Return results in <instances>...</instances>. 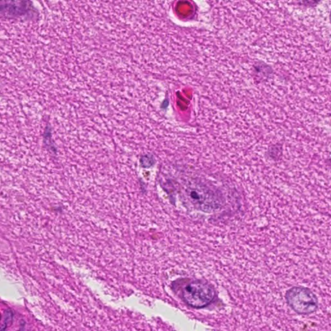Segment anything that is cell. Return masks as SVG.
Returning a JSON list of instances; mask_svg holds the SVG:
<instances>
[{
  "mask_svg": "<svg viewBox=\"0 0 331 331\" xmlns=\"http://www.w3.org/2000/svg\"><path fill=\"white\" fill-rule=\"evenodd\" d=\"M181 297L188 305L195 308L205 307L214 301L215 289L206 282L190 281L182 286Z\"/></svg>",
  "mask_w": 331,
  "mask_h": 331,
  "instance_id": "cell-1",
  "label": "cell"
},
{
  "mask_svg": "<svg viewBox=\"0 0 331 331\" xmlns=\"http://www.w3.org/2000/svg\"><path fill=\"white\" fill-rule=\"evenodd\" d=\"M185 193L193 207L203 212H213L219 209L222 205V202L214 191L203 184L193 183L188 185Z\"/></svg>",
  "mask_w": 331,
  "mask_h": 331,
  "instance_id": "cell-2",
  "label": "cell"
},
{
  "mask_svg": "<svg viewBox=\"0 0 331 331\" xmlns=\"http://www.w3.org/2000/svg\"><path fill=\"white\" fill-rule=\"evenodd\" d=\"M13 5V2L10 4H6L4 6H2V13L4 12L5 14H7L8 15H17V14H21V11L26 12L27 10V5Z\"/></svg>",
  "mask_w": 331,
  "mask_h": 331,
  "instance_id": "cell-3",
  "label": "cell"
},
{
  "mask_svg": "<svg viewBox=\"0 0 331 331\" xmlns=\"http://www.w3.org/2000/svg\"><path fill=\"white\" fill-rule=\"evenodd\" d=\"M329 19H330V24H331V11H330V13Z\"/></svg>",
  "mask_w": 331,
  "mask_h": 331,
  "instance_id": "cell-4",
  "label": "cell"
}]
</instances>
